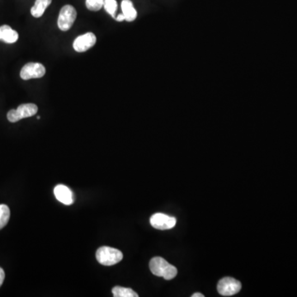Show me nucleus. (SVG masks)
Here are the masks:
<instances>
[{"instance_id": "nucleus-1", "label": "nucleus", "mask_w": 297, "mask_h": 297, "mask_svg": "<svg viewBox=\"0 0 297 297\" xmlns=\"http://www.w3.org/2000/svg\"><path fill=\"white\" fill-rule=\"evenodd\" d=\"M149 269L154 275L162 276L165 280H172L178 274V270L174 266L171 265L165 258L160 257H154L150 260Z\"/></svg>"}, {"instance_id": "nucleus-2", "label": "nucleus", "mask_w": 297, "mask_h": 297, "mask_svg": "<svg viewBox=\"0 0 297 297\" xmlns=\"http://www.w3.org/2000/svg\"><path fill=\"white\" fill-rule=\"evenodd\" d=\"M96 258L98 260V263H101L102 265L112 266L122 261L123 255L117 249L104 246L97 250Z\"/></svg>"}, {"instance_id": "nucleus-3", "label": "nucleus", "mask_w": 297, "mask_h": 297, "mask_svg": "<svg viewBox=\"0 0 297 297\" xmlns=\"http://www.w3.org/2000/svg\"><path fill=\"white\" fill-rule=\"evenodd\" d=\"M38 107L34 104H21L17 109H13L8 111L7 117L10 122H19L20 120L27 117H32L37 114Z\"/></svg>"}, {"instance_id": "nucleus-4", "label": "nucleus", "mask_w": 297, "mask_h": 297, "mask_svg": "<svg viewBox=\"0 0 297 297\" xmlns=\"http://www.w3.org/2000/svg\"><path fill=\"white\" fill-rule=\"evenodd\" d=\"M77 18L76 9L72 5H64L61 8L59 14L57 25L61 31L66 32L74 25L75 19Z\"/></svg>"}, {"instance_id": "nucleus-5", "label": "nucleus", "mask_w": 297, "mask_h": 297, "mask_svg": "<svg viewBox=\"0 0 297 297\" xmlns=\"http://www.w3.org/2000/svg\"><path fill=\"white\" fill-rule=\"evenodd\" d=\"M240 281L233 277H224L218 282L217 291L221 296L231 297L235 295L241 289Z\"/></svg>"}, {"instance_id": "nucleus-6", "label": "nucleus", "mask_w": 297, "mask_h": 297, "mask_svg": "<svg viewBox=\"0 0 297 297\" xmlns=\"http://www.w3.org/2000/svg\"><path fill=\"white\" fill-rule=\"evenodd\" d=\"M45 74V68L41 63H27L25 64L20 72V76L23 80H29L32 79H40Z\"/></svg>"}, {"instance_id": "nucleus-7", "label": "nucleus", "mask_w": 297, "mask_h": 297, "mask_svg": "<svg viewBox=\"0 0 297 297\" xmlns=\"http://www.w3.org/2000/svg\"><path fill=\"white\" fill-rule=\"evenodd\" d=\"M177 219L173 216L165 215L163 213H156L150 217V225L158 230H170L176 226Z\"/></svg>"}, {"instance_id": "nucleus-8", "label": "nucleus", "mask_w": 297, "mask_h": 297, "mask_svg": "<svg viewBox=\"0 0 297 297\" xmlns=\"http://www.w3.org/2000/svg\"><path fill=\"white\" fill-rule=\"evenodd\" d=\"M96 42L97 38L93 32H88L78 37L73 43V47L74 51L82 53L93 47L95 45Z\"/></svg>"}, {"instance_id": "nucleus-9", "label": "nucleus", "mask_w": 297, "mask_h": 297, "mask_svg": "<svg viewBox=\"0 0 297 297\" xmlns=\"http://www.w3.org/2000/svg\"><path fill=\"white\" fill-rule=\"evenodd\" d=\"M54 194L56 196V199L63 204L69 206L74 203L73 193L70 191V189L67 188L66 186L61 185V184L56 186L54 189Z\"/></svg>"}, {"instance_id": "nucleus-10", "label": "nucleus", "mask_w": 297, "mask_h": 297, "mask_svg": "<svg viewBox=\"0 0 297 297\" xmlns=\"http://www.w3.org/2000/svg\"><path fill=\"white\" fill-rule=\"evenodd\" d=\"M19 33L8 25L0 27V41L8 44H13L19 40Z\"/></svg>"}, {"instance_id": "nucleus-11", "label": "nucleus", "mask_w": 297, "mask_h": 297, "mask_svg": "<svg viewBox=\"0 0 297 297\" xmlns=\"http://www.w3.org/2000/svg\"><path fill=\"white\" fill-rule=\"evenodd\" d=\"M52 0H36L34 5L31 8V14L34 18H41L45 9L51 5Z\"/></svg>"}, {"instance_id": "nucleus-12", "label": "nucleus", "mask_w": 297, "mask_h": 297, "mask_svg": "<svg viewBox=\"0 0 297 297\" xmlns=\"http://www.w3.org/2000/svg\"><path fill=\"white\" fill-rule=\"evenodd\" d=\"M122 14H124L126 20L133 21L137 17V12L134 8L133 3L130 0H123L122 2Z\"/></svg>"}, {"instance_id": "nucleus-13", "label": "nucleus", "mask_w": 297, "mask_h": 297, "mask_svg": "<svg viewBox=\"0 0 297 297\" xmlns=\"http://www.w3.org/2000/svg\"><path fill=\"white\" fill-rule=\"evenodd\" d=\"M112 294L114 297H138L139 295L130 288L127 287H115L112 289Z\"/></svg>"}, {"instance_id": "nucleus-14", "label": "nucleus", "mask_w": 297, "mask_h": 297, "mask_svg": "<svg viewBox=\"0 0 297 297\" xmlns=\"http://www.w3.org/2000/svg\"><path fill=\"white\" fill-rule=\"evenodd\" d=\"M10 218V210L7 205H0V230L8 224Z\"/></svg>"}, {"instance_id": "nucleus-15", "label": "nucleus", "mask_w": 297, "mask_h": 297, "mask_svg": "<svg viewBox=\"0 0 297 297\" xmlns=\"http://www.w3.org/2000/svg\"><path fill=\"white\" fill-rule=\"evenodd\" d=\"M104 8L107 14L112 18H115L117 9V3L116 0H104Z\"/></svg>"}, {"instance_id": "nucleus-16", "label": "nucleus", "mask_w": 297, "mask_h": 297, "mask_svg": "<svg viewBox=\"0 0 297 297\" xmlns=\"http://www.w3.org/2000/svg\"><path fill=\"white\" fill-rule=\"evenodd\" d=\"M85 4L88 10L97 12L104 7V0H86Z\"/></svg>"}, {"instance_id": "nucleus-17", "label": "nucleus", "mask_w": 297, "mask_h": 297, "mask_svg": "<svg viewBox=\"0 0 297 297\" xmlns=\"http://www.w3.org/2000/svg\"><path fill=\"white\" fill-rule=\"evenodd\" d=\"M4 278H5V274H4V271H3L2 268H0V287L2 286L3 281H4Z\"/></svg>"}, {"instance_id": "nucleus-18", "label": "nucleus", "mask_w": 297, "mask_h": 297, "mask_svg": "<svg viewBox=\"0 0 297 297\" xmlns=\"http://www.w3.org/2000/svg\"><path fill=\"white\" fill-rule=\"evenodd\" d=\"M116 19H117V21H122L126 20L125 16H124V14H119V15L116 18Z\"/></svg>"}, {"instance_id": "nucleus-19", "label": "nucleus", "mask_w": 297, "mask_h": 297, "mask_svg": "<svg viewBox=\"0 0 297 297\" xmlns=\"http://www.w3.org/2000/svg\"><path fill=\"white\" fill-rule=\"evenodd\" d=\"M192 297H204V295L201 294V293H195V294L191 296Z\"/></svg>"}]
</instances>
